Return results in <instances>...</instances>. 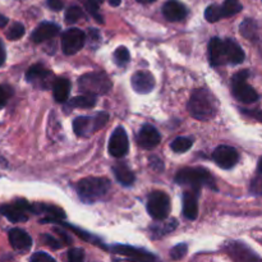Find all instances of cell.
<instances>
[{
  "label": "cell",
  "mask_w": 262,
  "mask_h": 262,
  "mask_svg": "<svg viewBox=\"0 0 262 262\" xmlns=\"http://www.w3.org/2000/svg\"><path fill=\"white\" fill-rule=\"evenodd\" d=\"M161 136L154 125L145 124L138 133V143L143 148H154L160 143Z\"/></svg>",
  "instance_id": "5bb4252c"
},
{
  "label": "cell",
  "mask_w": 262,
  "mask_h": 262,
  "mask_svg": "<svg viewBox=\"0 0 262 262\" xmlns=\"http://www.w3.org/2000/svg\"><path fill=\"white\" fill-rule=\"evenodd\" d=\"M110 187L112 184H110L109 179L91 177V178H84L78 182L77 193L82 201L92 204V202H96L97 200L102 199L109 192Z\"/></svg>",
  "instance_id": "7a4b0ae2"
},
{
  "label": "cell",
  "mask_w": 262,
  "mask_h": 262,
  "mask_svg": "<svg viewBox=\"0 0 262 262\" xmlns=\"http://www.w3.org/2000/svg\"><path fill=\"white\" fill-rule=\"evenodd\" d=\"M129 141H128L127 132L123 127H117L113 132L109 141V152L114 158H123L128 152Z\"/></svg>",
  "instance_id": "8fae6325"
},
{
  "label": "cell",
  "mask_w": 262,
  "mask_h": 262,
  "mask_svg": "<svg viewBox=\"0 0 262 262\" xmlns=\"http://www.w3.org/2000/svg\"><path fill=\"white\" fill-rule=\"evenodd\" d=\"M209 55L210 63L214 67L223 66L227 63V56H225V42L220 38L214 37L210 41L209 45Z\"/></svg>",
  "instance_id": "e0dca14e"
},
{
  "label": "cell",
  "mask_w": 262,
  "mask_h": 262,
  "mask_svg": "<svg viewBox=\"0 0 262 262\" xmlns=\"http://www.w3.org/2000/svg\"><path fill=\"white\" fill-rule=\"evenodd\" d=\"M188 112L199 120H209L216 113V100L206 89H199L188 101Z\"/></svg>",
  "instance_id": "6da1fadb"
},
{
  "label": "cell",
  "mask_w": 262,
  "mask_h": 262,
  "mask_svg": "<svg viewBox=\"0 0 262 262\" xmlns=\"http://www.w3.org/2000/svg\"><path fill=\"white\" fill-rule=\"evenodd\" d=\"M86 43V35L78 28H69L61 37V49L67 55H74Z\"/></svg>",
  "instance_id": "ba28073f"
},
{
  "label": "cell",
  "mask_w": 262,
  "mask_h": 262,
  "mask_svg": "<svg viewBox=\"0 0 262 262\" xmlns=\"http://www.w3.org/2000/svg\"><path fill=\"white\" fill-rule=\"evenodd\" d=\"M82 15H83V12H82L81 8L77 7V5H73V7L68 8V10L66 13L67 23H76L77 20L81 19Z\"/></svg>",
  "instance_id": "1f68e13d"
},
{
  "label": "cell",
  "mask_w": 262,
  "mask_h": 262,
  "mask_svg": "<svg viewBox=\"0 0 262 262\" xmlns=\"http://www.w3.org/2000/svg\"><path fill=\"white\" fill-rule=\"evenodd\" d=\"M71 92V82L67 78H58L53 84L54 99L58 102H66Z\"/></svg>",
  "instance_id": "603a6c76"
},
{
  "label": "cell",
  "mask_w": 262,
  "mask_h": 262,
  "mask_svg": "<svg viewBox=\"0 0 262 262\" xmlns=\"http://www.w3.org/2000/svg\"><path fill=\"white\" fill-rule=\"evenodd\" d=\"M250 76L248 71H241L233 77V95L235 99L245 104H252L258 100V94L252 89V86L247 83V78Z\"/></svg>",
  "instance_id": "8992f818"
},
{
  "label": "cell",
  "mask_w": 262,
  "mask_h": 262,
  "mask_svg": "<svg viewBox=\"0 0 262 262\" xmlns=\"http://www.w3.org/2000/svg\"><path fill=\"white\" fill-rule=\"evenodd\" d=\"M13 95V90L7 84H0V107L5 106Z\"/></svg>",
  "instance_id": "836d02e7"
},
{
  "label": "cell",
  "mask_w": 262,
  "mask_h": 262,
  "mask_svg": "<svg viewBox=\"0 0 262 262\" xmlns=\"http://www.w3.org/2000/svg\"><path fill=\"white\" fill-rule=\"evenodd\" d=\"M83 3L84 7L87 8V10L91 13L92 17H94L97 22L102 23V18H100L101 15H100L99 13V5L100 3H102V0H83Z\"/></svg>",
  "instance_id": "4dcf8cb0"
},
{
  "label": "cell",
  "mask_w": 262,
  "mask_h": 262,
  "mask_svg": "<svg viewBox=\"0 0 262 262\" xmlns=\"http://www.w3.org/2000/svg\"><path fill=\"white\" fill-rule=\"evenodd\" d=\"M212 159L220 168L232 169L238 163L239 155H238V151L232 146L222 145L215 148L214 154H212Z\"/></svg>",
  "instance_id": "7c38bea8"
},
{
  "label": "cell",
  "mask_w": 262,
  "mask_h": 262,
  "mask_svg": "<svg viewBox=\"0 0 262 262\" xmlns=\"http://www.w3.org/2000/svg\"><path fill=\"white\" fill-rule=\"evenodd\" d=\"M251 191L256 194H262V176L253 179L251 183Z\"/></svg>",
  "instance_id": "74e56055"
},
{
  "label": "cell",
  "mask_w": 262,
  "mask_h": 262,
  "mask_svg": "<svg viewBox=\"0 0 262 262\" xmlns=\"http://www.w3.org/2000/svg\"><path fill=\"white\" fill-rule=\"evenodd\" d=\"M59 33V26L55 23L51 22H42L36 27V30L33 31L31 38H32L33 42L40 43L43 42L46 40H50L54 36H56Z\"/></svg>",
  "instance_id": "ac0fdd59"
},
{
  "label": "cell",
  "mask_w": 262,
  "mask_h": 262,
  "mask_svg": "<svg viewBox=\"0 0 262 262\" xmlns=\"http://www.w3.org/2000/svg\"><path fill=\"white\" fill-rule=\"evenodd\" d=\"M239 31L246 38L250 40H255L257 37V26L252 19H246L245 22H242Z\"/></svg>",
  "instance_id": "4316f807"
},
{
  "label": "cell",
  "mask_w": 262,
  "mask_h": 262,
  "mask_svg": "<svg viewBox=\"0 0 262 262\" xmlns=\"http://www.w3.org/2000/svg\"><path fill=\"white\" fill-rule=\"evenodd\" d=\"M26 78L30 83L41 90H48L54 84V74L49 69H46L42 64H35L30 67L26 73Z\"/></svg>",
  "instance_id": "9c48e42d"
},
{
  "label": "cell",
  "mask_w": 262,
  "mask_h": 262,
  "mask_svg": "<svg viewBox=\"0 0 262 262\" xmlns=\"http://www.w3.org/2000/svg\"><path fill=\"white\" fill-rule=\"evenodd\" d=\"M245 114L250 115V117H253L255 119L257 120H261L262 122V112H260V110H256V112H248V110H242Z\"/></svg>",
  "instance_id": "60d3db41"
},
{
  "label": "cell",
  "mask_w": 262,
  "mask_h": 262,
  "mask_svg": "<svg viewBox=\"0 0 262 262\" xmlns=\"http://www.w3.org/2000/svg\"><path fill=\"white\" fill-rule=\"evenodd\" d=\"M79 90L84 94L104 95L107 94L112 89L113 83L109 76L105 72H91L86 73L78 78Z\"/></svg>",
  "instance_id": "277c9868"
},
{
  "label": "cell",
  "mask_w": 262,
  "mask_h": 262,
  "mask_svg": "<svg viewBox=\"0 0 262 262\" xmlns=\"http://www.w3.org/2000/svg\"><path fill=\"white\" fill-rule=\"evenodd\" d=\"M96 105V95L86 94L84 96H76L67 102L66 107H81V109H91Z\"/></svg>",
  "instance_id": "cb8c5ba5"
},
{
  "label": "cell",
  "mask_w": 262,
  "mask_h": 262,
  "mask_svg": "<svg viewBox=\"0 0 262 262\" xmlns=\"http://www.w3.org/2000/svg\"><path fill=\"white\" fill-rule=\"evenodd\" d=\"M192 145H193V140L192 138L178 137L171 143V150L178 154L186 152V151H188L192 147Z\"/></svg>",
  "instance_id": "83f0119b"
},
{
  "label": "cell",
  "mask_w": 262,
  "mask_h": 262,
  "mask_svg": "<svg viewBox=\"0 0 262 262\" xmlns=\"http://www.w3.org/2000/svg\"><path fill=\"white\" fill-rule=\"evenodd\" d=\"M48 5L50 9L56 10V12H58V10L63 9L64 3H63V0H48Z\"/></svg>",
  "instance_id": "f35d334b"
},
{
  "label": "cell",
  "mask_w": 262,
  "mask_h": 262,
  "mask_svg": "<svg viewBox=\"0 0 262 262\" xmlns=\"http://www.w3.org/2000/svg\"><path fill=\"white\" fill-rule=\"evenodd\" d=\"M177 228V220H169V222H163V224L158 225V227H152V238H160L163 235L168 234V233L173 232Z\"/></svg>",
  "instance_id": "d4e9b609"
},
{
  "label": "cell",
  "mask_w": 262,
  "mask_h": 262,
  "mask_svg": "<svg viewBox=\"0 0 262 262\" xmlns=\"http://www.w3.org/2000/svg\"><path fill=\"white\" fill-rule=\"evenodd\" d=\"M5 58H7V54H5L4 45H3V41L0 40V67L5 63Z\"/></svg>",
  "instance_id": "b9f144b4"
},
{
  "label": "cell",
  "mask_w": 262,
  "mask_h": 262,
  "mask_svg": "<svg viewBox=\"0 0 262 262\" xmlns=\"http://www.w3.org/2000/svg\"><path fill=\"white\" fill-rule=\"evenodd\" d=\"M147 211L155 220H165L170 212V199L161 191H155L148 196Z\"/></svg>",
  "instance_id": "52a82bcc"
},
{
  "label": "cell",
  "mask_w": 262,
  "mask_h": 262,
  "mask_svg": "<svg viewBox=\"0 0 262 262\" xmlns=\"http://www.w3.org/2000/svg\"><path fill=\"white\" fill-rule=\"evenodd\" d=\"M43 241H45L46 245L50 246L51 248H60L61 247V243L58 242L56 239H54V238L50 237V235H43Z\"/></svg>",
  "instance_id": "ab89813d"
},
{
  "label": "cell",
  "mask_w": 262,
  "mask_h": 262,
  "mask_svg": "<svg viewBox=\"0 0 262 262\" xmlns=\"http://www.w3.org/2000/svg\"><path fill=\"white\" fill-rule=\"evenodd\" d=\"M137 2L143 3V4H148V3H152V2H155V0H137Z\"/></svg>",
  "instance_id": "f6af8a7d"
},
{
  "label": "cell",
  "mask_w": 262,
  "mask_h": 262,
  "mask_svg": "<svg viewBox=\"0 0 262 262\" xmlns=\"http://www.w3.org/2000/svg\"><path fill=\"white\" fill-rule=\"evenodd\" d=\"M225 56H227V63L230 64H241L245 61V51L242 50L241 45L233 40H225Z\"/></svg>",
  "instance_id": "d6986e66"
},
{
  "label": "cell",
  "mask_w": 262,
  "mask_h": 262,
  "mask_svg": "<svg viewBox=\"0 0 262 262\" xmlns=\"http://www.w3.org/2000/svg\"><path fill=\"white\" fill-rule=\"evenodd\" d=\"M68 258L72 262H81L84 258V251L81 248H72L68 252Z\"/></svg>",
  "instance_id": "d590c367"
},
{
  "label": "cell",
  "mask_w": 262,
  "mask_h": 262,
  "mask_svg": "<svg viewBox=\"0 0 262 262\" xmlns=\"http://www.w3.org/2000/svg\"><path fill=\"white\" fill-rule=\"evenodd\" d=\"M31 261L32 262H54L55 260H54L50 255H48V253L37 252V253H35L32 257H31Z\"/></svg>",
  "instance_id": "8d00e7d4"
},
{
  "label": "cell",
  "mask_w": 262,
  "mask_h": 262,
  "mask_svg": "<svg viewBox=\"0 0 262 262\" xmlns=\"http://www.w3.org/2000/svg\"><path fill=\"white\" fill-rule=\"evenodd\" d=\"M112 250L113 252L119 253V255L128 256V257H132V258H137V260H155L156 258L155 256L146 252V251L138 250V248H135V247H129V246L117 245L114 246Z\"/></svg>",
  "instance_id": "ffe728a7"
},
{
  "label": "cell",
  "mask_w": 262,
  "mask_h": 262,
  "mask_svg": "<svg viewBox=\"0 0 262 262\" xmlns=\"http://www.w3.org/2000/svg\"><path fill=\"white\" fill-rule=\"evenodd\" d=\"M223 14L224 18L230 17V15H234L237 13H239L243 9L242 4H241L239 0H225L224 4L222 5Z\"/></svg>",
  "instance_id": "484cf974"
},
{
  "label": "cell",
  "mask_w": 262,
  "mask_h": 262,
  "mask_svg": "<svg viewBox=\"0 0 262 262\" xmlns=\"http://www.w3.org/2000/svg\"><path fill=\"white\" fill-rule=\"evenodd\" d=\"M258 170H260V173L262 174V158H261L260 163H258Z\"/></svg>",
  "instance_id": "bcb514c9"
},
{
  "label": "cell",
  "mask_w": 262,
  "mask_h": 262,
  "mask_svg": "<svg viewBox=\"0 0 262 262\" xmlns=\"http://www.w3.org/2000/svg\"><path fill=\"white\" fill-rule=\"evenodd\" d=\"M176 182L181 186H189L199 193L201 187L215 188V181L211 174L204 168H184L177 173Z\"/></svg>",
  "instance_id": "3957f363"
},
{
  "label": "cell",
  "mask_w": 262,
  "mask_h": 262,
  "mask_svg": "<svg viewBox=\"0 0 262 262\" xmlns=\"http://www.w3.org/2000/svg\"><path fill=\"white\" fill-rule=\"evenodd\" d=\"M129 51H128V49L125 48V46H119V48L114 51V61L119 67L125 66V64L129 61Z\"/></svg>",
  "instance_id": "f546056e"
},
{
  "label": "cell",
  "mask_w": 262,
  "mask_h": 262,
  "mask_svg": "<svg viewBox=\"0 0 262 262\" xmlns=\"http://www.w3.org/2000/svg\"><path fill=\"white\" fill-rule=\"evenodd\" d=\"M113 170H114L115 178H117L123 186L128 187V186H132V184L135 183V179H136L135 174H133V171L130 170L124 163L115 164V165L113 166Z\"/></svg>",
  "instance_id": "7402d4cb"
},
{
  "label": "cell",
  "mask_w": 262,
  "mask_h": 262,
  "mask_svg": "<svg viewBox=\"0 0 262 262\" xmlns=\"http://www.w3.org/2000/svg\"><path fill=\"white\" fill-rule=\"evenodd\" d=\"M183 214L189 220H196L199 216V204L193 192H186L183 194Z\"/></svg>",
  "instance_id": "44dd1931"
},
{
  "label": "cell",
  "mask_w": 262,
  "mask_h": 262,
  "mask_svg": "<svg viewBox=\"0 0 262 262\" xmlns=\"http://www.w3.org/2000/svg\"><path fill=\"white\" fill-rule=\"evenodd\" d=\"M130 83H132L133 90L138 94H150L155 87V78L148 72L138 71L132 76Z\"/></svg>",
  "instance_id": "4fadbf2b"
},
{
  "label": "cell",
  "mask_w": 262,
  "mask_h": 262,
  "mask_svg": "<svg viewBox=\"0 0 262 262\" xmlns=\"http://www.w3.org/2000/svg\"><path fill=\"white\" fill-rule=\"evenodd\" d=\"M187 250H188V247H187V245H184V243L177 245L176 247L171 248L170 257L173 258V260H181V258H183L184 256H186Z\"/></svg>",
  "instance_id": "e575fe53"
},
{
  "label": "cell",
  "mask_w": 262,
  "mask_h": 262,
  "mask_svg": "<svg viewBox=\"0 0 262 262\" xmlns=\"http://www.w3.org/2000/svg\"><path fill=\"white\" fill-rule=\"evenodd\" d=\"M23 35H25V26L19 22L13 23L12 27L9 28V31H8L7 33L9 40H18V38L22 37Z\"/></svg>",
  "instance_id": "d6a6232c"
},
{
  "label": "cell",
  "mask_w": 262,
  "mask_h": 262,
  "mask_svg": "<svg viewBox=\"0 0 262 262\" xmlns=\"http://www.w3.org/2000/svg\"><path fill=\"white\" fill-rule=\"evenodd\" d=\"M8 22H9V20H8V18L5 17V15L0 14V28L5 27V26L8 25Z\"/></svg>",
  "instance_id": "7bdbcfd3"
},
{
  "label": "cell",
  "mask_w": 262,
  "mask_h": 262,
  "mask_svg": "<svg viewBox=\"0 0 262 262\" xmlns=\"http://www.w3.org/2000/svg\"><path fill=\"white\" fill-rule=\"evenodd\" d=\"M8 237H9L10 246H12L15 251L25 252V251H28L32 247V238H31L25 230L18 229V228L10 229Z\"/></svg>",
  "instance_id": "9a60e30c"
},
{
  "label": "cell",
  "mask_w": 262,
  "mask_h": 262,
  "mask_svg": "<svg viewBox=\"0 0 262 262\" xmlns=\"http://www.w3.org/2000/svg\"><path fill=\"white\" fill-rule=\"evenodd\" d=\"M109 120L107 113H99L95 117H78L73 122V130L77 136L89 137L101 129Z\"/></svg>",
  "instance_id": "5b68a950"
},
{
  "label": "cell",
  "mask_w": 262,
  "mask_h": 262,
  "mask_svg": "<svg viewBox=\"0 0 262 262\" xmlns=\"http://www.w3.org/2000/svg\"><path fill=\"white\" fill-rule=\"evenodd\" d=\"M163 14L170 22H179L186 18L187 8L178 0H168L163 7Z\"/></svg>",
  "instance_id": "2e32d148"
},
{
  "label": "cell",
  "mask_w": 262,
  "mask_h": 262,
  "mask_svg": "<svg viewBox=\"0 0 262 262\" xmlns=\"http://www.w3.org/2000/svg\"><path fill=\"white\" fill-rule=\"evenodd\" d=\"M31 210L32 206L26 200H17L14 204L0 207V214L4 215L12 223H23L28 219L27 212Z\"/></svg>",
  "instance_id": "30bf717a"
},
{
  "label": "cell",
  "mask_w": 262,
  "mask_h": 262,
  "mask_svg": "<svg viewBox=\"0 0 262 262\" xmlns=\"http://www.w3.org/2000/svg\"><path fill=\"white\" fill-rule=\"evenodd\" d=\"M205 18L207 19V22H211V23L217 22L219 19L224 18L222 7L216 4L209 5V7L206 8V10H205Z\"/></svg>",
  "instance_id": "f1b7e54d"
},
{
  "label": "cell",
  "mask_w": 262,
  "mask_h": 262,
  "mask_svg": "<svg viewBox=\"0 0 262 262\" xmlns=\"http://www.w3.org/2000/svg\"><path fill=\"white\" fill-rule=\"evenodd\" d=\"M109 4L112 7H118L120 4V0H109Z\"/></svg>",
  "instance_id": "ee69618b"
}]
</instances>
